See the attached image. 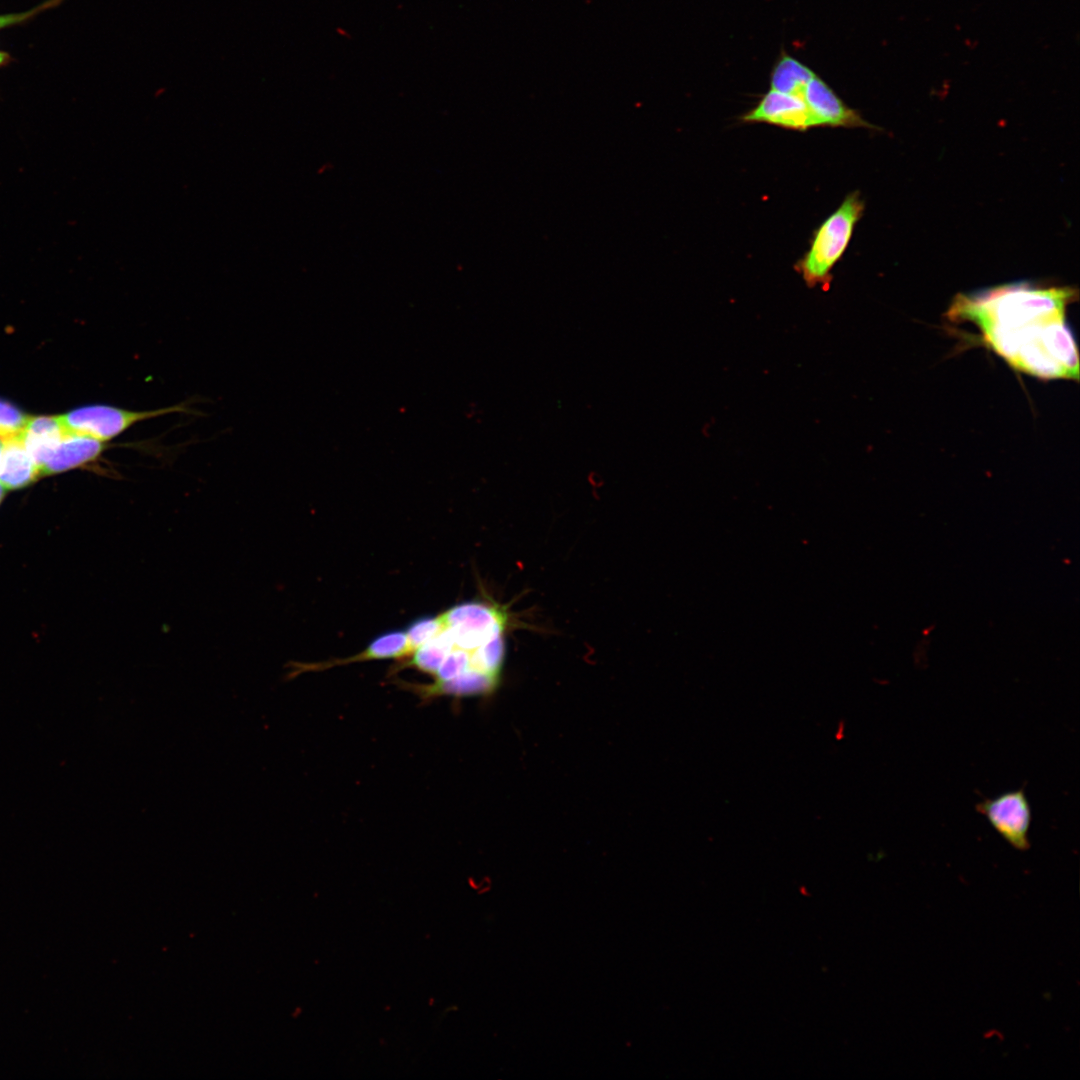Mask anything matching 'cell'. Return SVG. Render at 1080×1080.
<instances>
[{"label": "cell", "instance_id": "ba28073f", "mask_svg": "<svg viewBox=\"0 0 1080 1080\" xmlns=\"http://www.w3.org/2000/svg\"><path fill=\"white\" fill-rule=\"evenodd\" d=\"M104 448V442L98 439L77 434H67L42 466L41 473H59L87 464L96 460Z\"/></svg>", "mask_w": 1080, "mask_h": 1080}, {"label": "cell", "instance_id": "5bb4252c", "mask_svg": "<svg viewBox=\"0 0 1080 1080\" xmlns=\"http://www.w3.org/2000/svg\"><path fill=\"white\" fill-rule=\"evenodd\" d=\"M12 60L13 59L8 52L0 49V68L8 65Z\"/></svg>", "mask_w": 1080, "mask_h": 1080}, {"label": "cell", "instance_id": "8fae6325", "mask_svg": "<svg viewBox=\"0 0 1080 1080\" xmlns=\"http://www.w3.org/2000/svg\"><path fill=\"white\" fill-rule=\"evenodd\" d=\"M443 628V620L440 615L436 617H422L415 620L406 629V633L413 651L421 644L438 634Z\"/></svg>", "mask_w": 1080, "mask_h": 1080}, {"label": "cell", "instance_id": "8992f818", "mask_svg": "<svg viewBox=\"0 0 1080 1080\" xmlns=\"http://www.w3.org/2000/svg\"><path fill=\"white\" fill-rule=\"evenodd\" d=\"M802 99L813 117L815 127L874 128L858 111L847 106L817 74L807 83Z\"/></svg>", "mask_w": 1080, "mask_h": 1080}, {"label": "cell", "instance_id": "2e32d148", "mask_svg": "<svg viewBox=\"0 0 1080 1080\" xmlns=\"http://www.w3.org/2000/svg\"><path fill=\"white\" fill-rule=\"evenodd\" d=\"M3 488H4V487H3V486H2L1 484H0V501H1V499H2V497H3V494H4V490H3Z\"/></svg>", "mask_w": 1080, "mask_h": 1080}, {"label": "cell", "instance_id": "6da1fadb", "mask_svg": "<svg viewBox=\"0 0 1080 1080\" xmlns=\"http://www.w3.org/2000/svg\"><path fill=\"white\" fill-rule=\"evenodd\" d=\"M1072 287L1026 282L957 295L947 312L969 322L984 343L1014 369L1043 379H1078L1076 342L1066 322L1077 299Z\"/></svg>", "mask_w": 1080, "mask_h": 1080}, {"label": "cell", "instance_id": "9c48e42d", "mask_svg": "<svg viewBox=\"0 0 1080 1080\" xmlns=\"http://www.w3.org/2000/svg\"><path fill=\"white\" fill-rule=\"evenodd\" d=\"M41 474L40 468L28 454L20 434L3 439L0 458V484L7 489L28 486Z\"/></svg>", "mask_w": 1080, "mask_h": 1080}, {"label": "cell", "instance_id": "7c38bea8", "mask_svg": "<svg viewBox=\"0 0 1080 1080\" xmlns=\"http://www.w3.org/2000/svg\"><path fill=\"white\" fill-rule=\"evenodd\" d=\"M28 417L16 406L0 400V437L5 439L20 434Z\"/></svg>", "mask_w": 1080, "mask_h": 1080}, {"label": "cell", "instance_id": "277c9868", "mask_svg": "<svg viewBox=\"0 0 1080 1080\" xmlns=\"http://www.w3.org/2000/svg\"><path fill=\"white\" fill-rule=\"evenodd\" d=\"M976 810L1012 847L1018 850L1029 848L1032 813L1024 788L984 799L976 804Z\"/></svg>", "mask_w": 1080, "mask_h": 1080}, {"label": "cell", "instance_id": "9a60e30c", "mask_svg": "<svg viewBox=\"0 0 1080 1080\" xmlns=\"http://www.w3.org/2000/svg\"><path fill=\"white\" fill-rule=\"evenodd\" d=\"M3 450V439L0 437V458Z\"/></svg>", "mask_w": 1080, "mask_h": 1080}, {"label": "cell", "instance_id": "52a82bcc", "mask_svg": "<svg viewBox=\"0 0 1080 1080\" xmlns=\"http://www.w3.org/2000/svg\"><path fill=\"white\" fill-rule=\"evenodd\" d=\"M412 652L413 649L410 645L407 633L405 631H392L380 635L362 652L346 659H335L312 664L293 663L290 665L291 670L289 672V677L293 678L300 673L319 671L336 665H344L353 662L407 657L411 655Z\"/></svg>", "mask_w": 1080, "mask_h": 1080}, {"label": "cell", "instance_id": "7a4b0ae2", "mask_svg": "<svg viewBox=\"0 0 1080 1080\" xmlns=\"http://www.w3.org/2000/svg\"><path fill=\"white\" fill-rule=\"evenodd\" d=\"M864 207L859 193H850L815 230L808 251L794 266L809 288L830 287L832 270L846 251Z\"/></svg>", "mask_w": 1080, "mask_h": 1080}, {"label": "cell", "instance_id": "30bf717a", "mask_svg": "<svg viewBox=\"0 0 1080 1080\" xmlns=\"http://www.w3.org/2000/svg\"><path fill=\"white\" fill-rule=\"evenodd\" d=\"M816 73L786 51H781L771 74V89L802 98L807 83Z\"/></svg>", "mask_w": 1080, "mask_h": 1080}, {"label": "cell", "instance_id": "4fadbf2b", "mask_svg": "<svg viewBox=\"0 0 1080 1080\" xmlns=\"http://www.w3.org/2000/svg\"><path fill=\"white\" fill-rule=\"evenodd\" d=\"M62 1L63 0H47V1L43 2V3H41L40 5L34 7L32 9H30V10H27L25 12L10 13V14L0 15V30L5 29V28H9V27H12V26L23 24V23L31 20L32 18H34L38 14H40V13H42V12L48 10V9H51V8H54V7L58 6L59 4H61Z\"/></svg>", "mask_w": 1080, "mask_h": 1080}, {"label": "cell", "instance_id": "5b68a950", "mask_svg": "<svg viewBox=\"0 0 1080 1080\" xmlns=\"http://www.w3.org/2000/svg\"><path fill=\"white\" fill-rule=\"evenodd\" d=\"M741 120L745 123H767L795 131H806L815 127L813 117L801 97L773 89L765 93Z\"/></svg>", "mask_w": 1080, "mask_h": 1080}, {"label": "cell", "instance_id": "3957f363", "mask_svg": "<svg viewBox=\"0 0 1080 1080\" xmlns=\"http://www.w3.org/2000/svg\"><path fill=\"white\" fill-rule=\"evenodd\" d=\"M185 411L183 404L144 411L94 404L74 409L59 418L67 434L89 436L105 442L139 422Z\"/></svg>", "mask_w": 1080, "mask_h": 1080}]
</instances>
